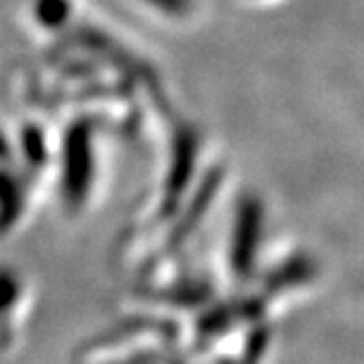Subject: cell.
Masks as SVG:
<instances>
[{
  "label": "cell",
  "mask_w": 364,
  "mask_h": 364,
  "mask_svg": "<svg viewBox=\"0 0 364 364\" xmlns=\"http://www.w3.org/2000/svg\"><path fill=\"white\" fill-rule=\"evenodd\" d=\"M262 226H264L262 202L257 198H244L237 209L235 235H232V250H230V262L235 272L240 274L250 272L257 257L259 240H262Z\"/></svg>",
  "instance_id": "obj_1"
},
{
  "label": "cell",
  "mask_w": 364,
  "mask_h": 364,
  "mask_svg": "<svg viewBox=\"0 0 364 364\" xmlns=\"http://www.w3.org/2000/svg\"><path fill=\"white\" fill-rule=\"evenodd\" d=\"M316 274V264L311 257L299 255L294 259H288L281 268H277L270 279H268V288L270 290H288V288H296L301 283L311 281Z\"/></svg>",
  "instance_id": "obj_3"
},
{
  "label": "cell",
  "mask_w": 364,
  "mask_h": 364,
  "mask_svg": "<svg viewBox=\"0 0 364 364\" xmlns=\"http://www.w3.org/2000/svg\"><path fill=\"white\" fill-rule=\"evenodd\" d=\"M88 145H86V136L77 134L70 139L68 143V159H66V182H68V193L73 198H82L86 182H88Z\"/></svg>",
  "instance_id": "obj_2"
}]
</instances>
